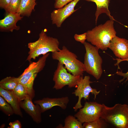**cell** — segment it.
I'll return each instance as SVG.
<instances>
[{"mask_svg": "<svg viewBox=\"0 0 128 128\" xmlns=\"http://www.w3.org/2000/svg\"><path fill=\"white\" fill-rule=\"evenodd\" d=\"M83 44L86 51L83 63L85 71L98 80L103 72V60L99 53V49L86 42Z\"/></svg>", "mask_w": 128, "mask_h": 128, "instance_id": "cell-6", "label": "cell"}, {"mask_svg": "<svg viewBox=\"0 0 128 128\" xmlns=\"http://www.w3.org/2000/svg\"><path fill=\"white\" fill-rule=\"evenodd\" d=\"M114 23V21L108 20L104 24L88 31L86 32V40L99 49L106 50L109 47L110 41L116 36Z\"/></svg>", "mask_w": 128, "mask_h": 128, "instance_id": "cell-1", "label": "cell"}, {"mask_svg": "<svg viewBox=\"0 0 128 128\" xmlns=\"http://www.w3.org/2000/svg\"><path fill=\"white\" fill-rule=\"evenodd\" d=\"M67 71L64 65L58 62L53 75V80L55 83L53 88L59 90L67 85L70 88L77 86L82 76H74Z\"/></svg>", "mask_w": 128, "mask_h": 128, "instance_id": "cell-7", "label": "cell"}, {"mask_svg": "<svg viewBox=\"0 0 128 128\" xmlns=\"http://www.w3.org/2000/svg\"><path fill=\"white\" fill-rule=\"evenodd\" d=\"M52 58L64 65L67 71L76 76H82L85 71L84 64L78 59L77 55L64 46L59 51L52 52Z\"/></svg>", "mask_w": 128, "mask_h": 128, "instance_id": "cell-5", "label": "cell"}, {"mask_svg": "<svg viewBox=\"0 0 128 128\" xmlns=\"http://www.w3.org/2000/svg\"><path fill=\"white\" fill-rule=\"evenodd\" d=\"M109 48L119 58H128V40L116 36L110 41Z\"/></svg>", "mask_w": 128, "mask_h": 128, "instance_id": "cell-12", "label": "cell"}, {"mask_svg": "<svg viewBox=\"0 0 128 128\" xmlns=\"http://www.w3.org/2000/svg\"><path fill=\"white\" fill-rule=\"evenodd\" d=\"M103 107V104L86 102L74 116L82 123L91 122L100 118Z\"/></svg>", "mask_w": 128, "mask_h": 128, "instance_id": "cell-9", "label": "cell"}, {"mask_svg": "<svg viewBox=\"0 0 128 128\" xmlns=\"http://www.w3.org/2000/svg\"><path fill=\"white\" fill-rule=\"evenodd\" d=\"M86 35V32L81 34H76L74 35V37L75 41L84 44L87 39Z\"/></svg>", "mask_w": 128, "mask_h": 128, "instance_id": "cell-26", "label": "cell"}, {"mask_svg": "<svg viewBox=\"0 0 128 128\" xmlns=\"http://www.w3.org/2000/svg\"><path fill=\"white\" fill-rule=\"evenodd\" d=\"M0 109L5 114L10 116L14 114L11 105L2 96H0Z\"/></svg>", "mask_w": 128, "mask_h": 128, "instance_id": "cell-22", "label": "cell"}, {"mask_svg": "<svg viewBox=\"0 0 128 128\" xmlns=\"http://www.w3.org/2000/svg\"><path fill=\"white\" fill-rule=\"evenodd\" d=\"M54 6L55 8L58 9L62 8L73 0H54Z\"/></svg>", "mask_w": 128, "mask_h": 128, "instance_id": "cell-25", "label": "cell"}, {"mask_svg": "<svg viewBox=\"0 0 128 128\" xmlns=\"http://www.w3.org/2000/svg\"><path fill=\"white\" fill-rule=\"evenodd\" d=\"M88 1L94 2L97 6L96 9L95 13L96 24L99 15L102 13H105L109 18L110 20L117 22L110 15V11L108 9L109 4L110 0H83Z\"/></svg>", "mask_w": 128, "mask_h": 128, "instance_id": "cell-16", "label": "cell"}, {"mask_svg": "<svg viewBox=\"0 0 128 128\" xmlns=\"http://www.w3.org/2000/svg\"><path fill=\"white\" fill-rule=\"evenodd\" d=\"M13 91L20 101L25 100L29 96L24 86L19 83H18Z\"/></svg>", "mask_w": 128, "mask_h": 128, "instance_id": "cell-20", "label": "cell"}, {"mask_svg": "<svg viewBox=\"0 0 128 128\" xmlns=\"http://www.w3.org/2000/svg\"><path fill=\"white\" fill-rule=\"evenodd\" d=\"M21 0H11L8 6L5 8L6 13H17L18 10Z\"/></svg>", "mask_w": 128, "mask_h": 128, "instance_id": "cell-23", "label": "cell"}, {"mask_svg": "<svg viewBox=\"0 0 128 128\" xmlns=\"http://www.w3.org/2000/svg\"><path fill=\"white\" fill-rule=\"evenodd\" d=\"M36 0H21L17 13L21 16L29 17L37 4Z\"/></svg>", "mask_w": 128, "mask_h": 128, "instance_id": "cell-17", "label": "cell"}, {"mask_svg": "<svg viewBox=\"0 0 128 128\" xmlns=\"http://www.w3.org/2000/svg\"><path fill=\"white\" fill-rule=\"evenodd\" d=\"M100 118L118 128H128V105L117 104L112 107L103 104Z\"/></svg>", "mask_w": 128, "mask_h": 128, "instance_id": "cell-3", "label": "cell"}, {"mask_svg": "<svg viewBox=\"0 0 128 128\" xmlns=\"http://www.w3.org/2000/svg\"><path fill=\"white\" fill-rule=\"evenodd\" d=\"M114 59L116 60L117 61L116 63L114 64V65L115 66L117 65L118 66V69H120L119 65V63L122 61H128V58L123 60L119 58H117L116 59ZM116 74L118 75L122 76L123 77V79L119 81V82H120L123 81L125 79H126L124 82H126L128 80V71L126 73H124L122 71H117Z\"/></svg>", "mask_w": 128, "mask_h": 128, "instance_id": "cell-24", "label": "cell"}, {"mask_svg": "<svg viewBox=\"0 0 128 128\" xmlns=\"http://www.w3.org/2000/svg\"><path fill=\"white\" fill-rule=\"evenodd\" d=\"M32 100L28 96L25 100L20 101V107L31 117L34 122L39 123L41 121V108L38 105L34 104Z\"/></svg>", "mask_w": 128, "mask_h": 128, "instance_id": "cell-13", "label": "cell"}, {"mask_svg": "<svg viewBox=\"0 0 128 128\" xmlns=\"http://www.w3.org/2000/svg\"><path fill=\"white\" fill-rule=\"evenodd\" d=\"M11 0H0V7L4 9L8 6Z\"/></svg>", "mask_w": 128, "mask_h": 128, "instance_id": "cell-28", "label": "cell"}, {"mask_svg": "<svg viewBox=\"0 0 128 128\" xmlns=\"http://www.w3.org/2000/svg\"><path fill=\"white\" fill-rule=\"evenodd\" d=\"M64 128H84L82 124L74 116L69 115L65 119Z\"/></svg>", "mask_w": 128, "mask_h": 128, "instance_id": "cell-19", "label": "cell"}, {"mask_svg": "<svg viewBox=\"0 0 128 128\" xmlns=\"http://www.w3.org/2000/svg\"><path fill=\"white\" fill-rule=\"evenodd\" d=\"M80 0H73L63 7L54 10L50 15L52 24L60 27L65 19L78 10L74 8Z\"/></svg>", "mask_w": 128, "mask_h": 128, "instance_id": "cell-10", "label": "cell"}, {"mask_svg": "<svg viewBox=\"0 0 128 128\" xmlns=\"http://www.w3.org/2000/svg\"><path fill=\"white\" fill-rule=\"evenodd\" d=\"M0 95L11 105L14 114L22 117L23 115L20 109V101L14 94L13 91L5 90L0 87Z\"/></svg>", "mask_w": 128, "mask_h": 128, "instance_id": "cell-15", "label": "cell"}, {"mask_svg": "<svg viewBox=\"0 0 128 128\" xmlns=\"http://www.w3.org/2000/svg\"><path fill=\"white\" fill-rule=\"evenodd\" d=\"M45 30L41 31L37 40L28 44L29 51L26 60L30 62L32 59H35L40 55H43L49 52L58 51L60 50L59 43L58 39L48 36Z\"/></svg>", "mask_w": 128, "mask_h": 128, "instance_id": "cell-2", "label": "cell"}, {"mask_svg": "<svg viewBox=\"0 0 128 128\" xmlns=\"http://www.w3.org/2000/svg\"><path fill=\"white\" fill-rule=\"evenodd\" d=\"M49 53L44 55L36 62L31 63L18 77L19 83L25 88L28 94L32 99L35 96L33 88L34 80L38 73L43 70Z\"/></svg>", "mask_w": 128, "mask_h": 128, "instance_id": "cell-4", "label": "cell"}, {"mask_svg": "<svg viewBox=\"0 0 128 128\" xmlns=\"http://www.w3.org/2000/svg\"><path fill=\"white\" fill-rule=\"evenodd\" d=\"M7 14L3 19L0 20V31L12 32L14 30H19L20 27L16 25V23L23 17L17 12Z\"/></svg>", "mask_w": 128, "mask_h": 128, "instance_id": "cell-14", "label": "cell"}, {"mask_svg": "<svg viewBox=\"0 0 128 128\" xmlns=\"http://www.w3.org/2000/svg\"><path fill=\"white\" fill-rule=\"evenodd\" d=\"M89 76H86L84 77L81 76L78 82L76 89L72 93L78 97V101L73 107L75 111H76L78 109L83 107L81 104V100L83 98L84 100H89L90 93H91L94 96V99H96V97L99 93L100 91L93 88L91 87L90 84L93 82L90 80Z\"/></svg>", "mask_w": 128, "mask_h": 128, "instance_id": "cell-8", "label": "cell"}, {"mask_svg": "<svg viewBox=\"0 0 128 128\" xmlns=\"http://www.w3.org/2000/svg\"><path fill=\"white\" fill-rule=\"evenodd\" d=\"M69 101L68 97L66 96L58 98H44L41 100H35L34 102L39 105L42 113L56 106L65 110Z\"/></svg>", "mask_w": 128, "mask_h": 128, "instance_id": "cell-11", "label": "cell"}, {"mask_svg": "<svg viewBox=\"0 0 128 128\" xmlns=\"http://www.w3.org/2000/svg\"><path fill=\"white\" fill-rule=\"evenodd\" d=\"M9 125V126L8 127V128H21L22 127L21 123L18 120L10 122Z\"/></svg>", "mask_w": 128, "mask_h": 128, "instance_id": "cell-27", "label": "cell"}, {"mask_svg": "<svg viewBox=\"0 0 128 128\" xmlns=\"http://www.w3.org/2000/svg\"><path fill=\"white\" fill-rule=\"evenodd\" d=\"M104 119L100 118L91 122H85L83 124L85 128H103L106 127V124Z\"/></svg>", "mask_w": 128, "mask_h": 128, "instance_id": "cell-21", "label": "cell"}, {"mask_svg": "<svg viewBox=\"0 0 128 128\" xmlns=\"http://www.w3.org/2000/svg\"><path fill=\"white\" fill-rule=\"evenodd\" d=\"M19 83L18 77H8L0 81V87L5 90L13 91Z\"/></svg>", "mask_w": 128, "mask_h": 128, "instance_id": "cell-18", "label": "cell"}]
</instances>
